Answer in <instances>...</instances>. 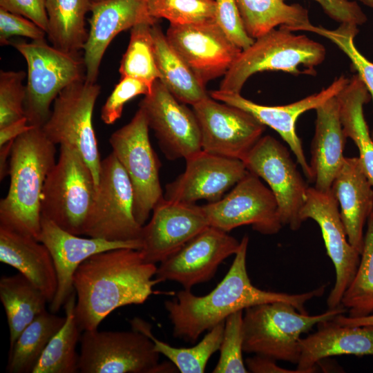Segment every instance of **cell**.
<instances>
[{
  "label": "cell",
  "instance_id": "obj_30",
  "mask_svg": "<svg viewBox=\"0 0 373 373\" xmlns=\"http://www.w3.org/2000/svg\"><path fill=\"white\" fill-rule=\"evenodd\" d=\"M152 34L160 80L180 102L191 106L209 95L194 73L171 47L156 23Z\"/></svg>",
  "mask_w": 373,
  "mask_h": 373
},
{
  "label": "cell",
  "instance_id": "obj_36",
  "mask_svg": "<svg viewBox=\"0 0 373 373\" xmlns=\"http://www.w3.org/2000/svg\"><path fill=\"white\" fill-rule=\"evenodd\" d=\"M367 224L357 271L341 301V305L348 312V316L353 318L373 312V211Z\"/></svg>",
  "mask_w": 373,
  "mask_h": 373
},
{
  "label": "cell",
  "instance_id": "obj_22",
  "mask_svg": "<svg viewBox=\"0 0 373 373\" xmlns=\"http://www.w3.org/2000/svg\"><path fill=\"white\" fill-rule=\"evenodd\" d=\"M38 240L48 249L56 270L57 289L54 298L49 303L50 312L55 314L75 291L74 274L86 259L102 251L119 248L140 250L142 246L140 240L122 242L92 237L82 238L62 229L44 217L41 220Z\"/></svg>",
  "mask_w": 373,
  "mask_h": 373
},
{
  "label": "cell",
  "instance_id": "obj_35",
  "mask_svg": "<svg viewBox=\"0 0 373 373\" xmlns=\"http://www.w3.org/2000/svg\"><path fill=\"white\" fill-rule=\"evenodd\" d=\"M224 322L216 325L202 340L191 347H175L157 339L152 333V326L144 320L135 317L129 321L132 329L148 336L154 343V349L164 355L182 373H203L210 357L220 350L223 337Z\"/></svg>",
  "mask_w": 373,
  "mask_h": 373
},
{
  "label": "cell",
  "instance_id": "obj_1",
  "mask_svg": "<svg viewBox=\"0 0 373 373\" xmlns=\"http://www.w3.org/2000/svg\"><path fill=\"white\" fill-rule=\"evenodd\" d=\"M248 244L249 236L245 235L227 274L208 294L198 296L191 289H184L175 298L164 302L174 338L195 343L204 332L225 321L231 314L262 303L286 302L300 313L308 314L306 303L323 295L328 283L294 294L265 291L254 286L247 270Z\"/></svg>",
  "mask_w": 373,
  "mask_h": 373
},
{
  "label": "cell",
  "instance_id": "obj_16",
  "mask_svg": "<svg viewBox=\"0 0 373 373\" xmlns=\"http://www.w3.org/2000/svg\"><path fill=\"white\" fill-rule=\"evenodd\" d=\"M166 37L204 86L224 75L242 51L214 20L170 24Z\"/></svg>",
  "mask_w": 373,
  "mask_h": 373
},
{
  "label": "cell",
  "instance_id": "obj_28",
  "mask_svg": "<svg viewBox=\"0 0 373 373\" xmlns=\"http://www.w3.org/2000/svg\"><path fill=\"white\" fill-rule=\"evenodd\" d=\"M336 97L344 133L357 146L364 171L373 186V140L363 113L364 104L370 100L369 92L354 75Z\"/></svg>",
  "mask_w": 373,
  "mask_h": 373
},
{
  "label": "cell",
  "instance_id": "obj_39",
  "mask_svg": "<svg viewBox=\"0 0 373 373\" xmlns=\"http://www.w3.org/2000/svg\"><path fill=\"white\" fill-rule=\"evenodd\" d=\"M310 32L329 39L350 59L357 75L363 82L373 101V63L356 48L354 38L358 33V26L341 23L335 30H327L321 26H312ZM371 137L373 140V129Z\"/></svg>",
  "mask_w": 373,
  "mask_h": 373
},
{
  "label": "cell",
  "instance_id": "obj_52",
  "mask_svg": "<svg viewBox=\"0 0 373 373\" xmlns=\"http://www.w3.org/2000/svg\"><path fill=\"white\" fill-rule=\"evenodd\" d=\"M101 1V0H91V1Z\"/></svg>",
  "mask_w": 373,
  "mask_h": 373
},
{
  "label": "cell",
  "instance_id": "obj_10",
  "mask_svg": "<svg viewBox=\"0 0 373 373\" xmlns=\"http://www.w3.org/2000/svg\"><path fill=\"white\" fill-rule=\"evenodd\" d=\"M101 87L85 77L70 84L57 96L50 115L41 127L53 144L78 150L93 173L97 188L102 160L93 125V113Z\"/></svg>",
  "mask_w": 373,
  "mask_h": 373
},
{
  "label": "cell",
  "instance_id": "obj_49",
  "mask_svg": "<svg viewBox=\"0 0 373 373\" xmlns=\"http://www.w3.org/2000/svg\"><path fill=\"white\" fill-rule=\"evenodd\" d=\"M333 321L341 325L358 327V326H373V314H370L361 317H350L345 316L344 314H341L336 316Z\"/></svg>",
  "mask_w": 373,
  "mask_h": 373
},
{
  "label": "cell",
  "instance_id": "obj_45",
  "mask_svg": "<svg viewBox=\"0 0 373 373\" xmlns=\"http://www.w3.org/2000/svg\"><path fill=\"white\" fill-rule=\"evenodd\" d=\"M314 1L321 5L326 15L340 23L361 26L367 21V16L356 1L350 0Z\"/></svg>",
  "mask_w": 373,
  "mask_h": 373
},
{
  "label": "cell",
  "instance_id": "obj_21",
  "mask_svg": "<svg viewBox=\"0 0 373 373\" xmlns=\"http://www.w3.org/2000/svg\"><path fill=\"white\" fill-rule=\"evenodd\" d=\"M185 161L184 171L166 185L165 199L186 203L200 200L216 202L248 171L241 160L202 149Z\"/></svg>",
  "mask_w": 373,
  "mask_h": 373
},
{
  "label": "cell",
  "instance_id": "obj_51",
  "mask_svg": "<svg viewBox=\"0 0 373 373\" xmlns=\"http://www.w3.org/2000/svg\"><path fill=\"white\" fill-rule=\"evenodd\" d=\"M361 3L367 6L373 8V0H359Z\"/></svg>",
  "mask_w": 373,
  "mask_h": 373
},
{
  "label": "cell",
  "instance_id": "obj_15",
  "mask_svg": "<svg viewBox=\"0 0 373 373\" xmlns=\"http://www.w3.org/2000/svg\"><path fill=\"white\" fill-rule=\"evenodd\" d=\"M300 217L312 219L319 226L327 256L335 268L336 280L327 299L329 309L341 306L342 296L357 271L361 254L350 243L332 192L309 186Z\"/></svg>",
  "mask_w": 373,
  "mask_h": 373
},
{
  "label": "cell",
  "instance_id": "obj_33",
  "mask_svg": "<svg viewBox=\"0 0 373 373\" xmlns=\"http://www.w3.org/2000/svg\"><path fill=\"white\" fill-rule=\"evenodd\" d=\"M66 320L46 309L31 322L19 334L9 350L6 372L32 373L52 336Z\"/></svg>",
  "mask_w": 373,
  "mask_h": 373
},
{
  "label": "cell",
  "instance_id": "obj_8",
  "mask_svg": "<svg viewBox=\"0 0 373 373\" xmlns=\"http://www.w3.org/2000/svg\"><path fill=\"white\" fill-rule=\"evenodd\" d=\"M79 372L82 373L174 372V364L160 363L152 340L128 331L85 330L81 334Z\"/></svg>",
  "mask_w": 373,
  "mask_h": 373
},
{
  "label": "cell",
  "instance_id": "obj_9",
  "mask_svg": "<svg viewBox=\"0 0 373 373\" xmlns=\"http://www.w3.org/2000/svg\"><path fill=\"white\" fill-rule=\"evenodd\" d=\"M146 115L139 107L131 120L112 133V152L126 172L134 194L133 214L144 226L164 197L160 181L161 162L149 140Z\"/></svg>",
  "mask_w": 373,
  "mask_h": 373
},
{
  "label": "cell",
  "instance_id": "obj_3",
  "mask_svg": "<svg viewBox=\"0 0 373 373\" xmlns=\"http://www.w3.org/2000/svg\"><path fill=\"white\" fill-rule=\"evenodd\" d=\"M55 154V144L41 128L35 126L14 140L9 189L0 201V225L38 240L42 191Z\"/></svg>",
  "mask_w": 373,
  "mask_h": 373
},
{
  "label": "cell",
  "instance_id": "obj_17",
  "mask_svg": "<svg viewBox=\"0 0 373 373\" xmlns=\"http://www.w3.org/2000/svg\"><path fill=\"white\" fill-rule=\"evenodd\" d=\"M149 128L168 160H184L202 150L200 131L193 110L178 100L160 79L139 104Z\"/></svg>",
  "mask_w": 373,
  "mask_h": 373
},
{
  "label": "cell",
  "instance_id": "obj_23",
  "mask_svg": "<svg viewBox=\"0 0 373 373\" xmlns=\"http://www.w3.org/2000/svg\"><path fill=\"white\" fill-rule=\"evenodd\" d=\"M90 29L84 47L85 78L96 83L104 54L119 32L140 23L155 24L146 0H101L92 1Z\"/></svg>",
  "mask_w": 373,
  "mask_h": 373
},
{
  "label": "cell",
  "instance_id": "obj_18",
  "mask_svg": "<svg viewBox=\"0 0 373 373\" xmlns=\"http://www.w3.org/2000/svg\"><path fill=\"white\" fill-rule=\"evenodd\" d=\"M240 244L227 232L209 226L161 262L155 279L157 283L175 281L191 289L214 277L221 262L236 254Z\"/></svg>",
  "mask_w": 373,
  "mask_h": 373
},
{
  "label": "cell",
  "instance_id": "obj_19",
  "mask_svg": "<svg viewBox=\"0 0 373 373\" xmlns=\"http://www.w3.org/2000/svg\"><path fill=\"white\" fill-rule=\"evenodd\" d=\"M142 226L140 249L145 262H161L209 227L202 206L165 199L153 209Z\"/></svg>",
  "mask_w": 373,
  "mask_h": 373
},
{
  "label": "cell",
  "instance_id": "obj_42",
  "mask_svg": "<svg viewBox=\"0 0 373 373\" xmlns=\"http://www.w3.org/2000/svg\"><path fill=\"white\" fill-rule=\"evenodd\" d=\"M152 86L139 79L121 78L107 98L101 110V119L108 125L114 124L122 116L124 105L139 95H148Z\"/></svg>",
  "mask_w": 373,
  "mask_h": 373
},
{
  "label": "cell",
  "instance_id": "obj_38",
  "mask_svg": "<svg viewBox=\"0 0 373 373\" xmlns=\"http://www.w3.org/2000/svg\"><path fill=\"white\" fill-rule=\"evenodd\" d=\"M149 15L170 24H186L214 20L215 0H146Z\"/></svg>",
  "mask_w": 373,
  "mask_h": 373
},
{
  "label": "cell",
  "instance_id": "obj_34",
  "mask_svg": "<svg viewBox=\"0 0 373 373\" xmlns=\"http://www.w3.org/2000/svg\"><path fill=\"white\" fill-rule=\"evenodd\" d=\"M76 293L68 298L64 308L66 320L52 336L32 373H76L79 372V354L76 347L82 332L76 321Z\"/></svg>",
  "mask_w": 373,
  "mask_h": 373
},
{
  "label": "cell",
  "instance_id": "obj_11",
  "mask_svg": "<svg viewBox=\"0 0 373 373\" xmlns=\"http://www.w3.org/2000/svg\"><path fill=\"white\" fill-rule=\"evenodd\" d=\"M133 203L130 179L111 152L102 160L97 193L84 235L109 241H140L142 226L135 218Z\"/></svg>",
  "mask_w": 373,
  "mask_h": 373
},
{
  "label": "cell",
  "instance_id": "obj_29",
  "mask_svg": "<svg viewBox=\"0 0 373 373\" xmlns=\"http://www.w3.org/2000/svg\"><path fill=\"white\" fill-rule=\"evenodd\" d=\"M247 34L257 39L277 26L309 31L313 26L307 9L284 0H236Z\"/></svg>",
  "mask_w": 373,
  "mask_h": 373
},
{
  "label": "cell",
  "instance_id": "obj_32",
  "mask_svg": "<svg viewBox=\"0 0 373 373\" xmlns=\"http://www.w3.org/2000/svg\"><path fill=\"white\" fill-rule=\"evenodd\" d=\"M91 0H46L48 28L46 35L53 46L66 52L84 50L88 32L85 17Z\"/></svg>",
  "mask_w": 373,
  "mask_h": 373
},
{
  "label": "cell",
  "instance_id": "obj_12",
  "mask_svg": "<svg viewBox=\"0 0 373 373\" xmlns=\"http://www.w3.org/2000/svg\"><path fill=\"white\" fill-rule=\"evenodd\" d=\"M247 169L264 180L278 207L283 225L298 230L307 186L287 148L271 135L262 136L242 160Z\"/></svg>",
  "mask_w": 373,
  "mask_h": 373
},
{
  "label": "cell",
  "instance_id": "obj_41",
  "mask_svg": "<svg viewBox=\"0 0 373 373\" xmlns=\"http://www.w3.org/2000/svg\"><path fill=\"white\" fill-rule=\"evenodd\" d=\"M23 71H0V128L26 117Z\"/></svg>",
  "mask_w": 373,
  "mask_h": 373
},
{
  "label": "cell",
  "instance_id": "obj_44",
  "mask_svg": "<svg viewBox=\"0 0 373 373\" xmlns=\"http://www.w3.org/2000/svg\"><path fill=\"white\" fill-rule=\"evenodd\" d=\"M46 35V31L32 21L0 8L1 46L8 45L13 36H22L37 41L44 39Z\"/></svg>",
  "mask_w": 373,
  "mask_h": 373
},
{
  "label": "cell",
  "instance_id": "obj_50",
  "mask_svg": "<svg viewBox=\"0 0 373 373\" xmlns=\"http://www.w3.org/2000/svg\"><path fill=\"white\" fill-rule=\"evenodd\" d=\"M13 142L10 141L2 146H0V180L2 181L9 175L8 157H10Z\"/></svg>",
  "mask_w": 373,
  "mask_h": 373
},
{
  "label": "cell",
  "instance_id": "obj_25",
  "mask_svg": "<svg viewBox=\"0 0 373 373\" xmlns=\"http://www.w3.org/2000/svg\"><path fill=\"white\" fill-rule=\"evenodd\" d=\"M333 319L319 323L314 333L300 338L296 370L300 373L314 372L316 364L330 356L373 355V326H344Z\"/></svg>",
  "mask_w": 373,
  "mask_h": 373
},
{
  "label": "cell",
  "instance_id": "obj_14",
  "mask_svg": "<svg viewBox=\"0 0 373 373\" xmlns=\"http://www.w3.org/2000/svg\"><path fill=\"white\" fill-rule=\"evenodd\" d=\"M207 152L242 160L266 126L249 112L207 97L193 105Z\"/></svg>",
  "mask_w": 373,
  "mask_h": 373
},
{
  "label": "cell",
  "instance_id": "obj_24",
  "mask_svg": "<svg viewBox=\"0 0 373 373\" xmlns=\"http://www.w3.org/2000/svg\"><path fill=\"white\" fill-rule=\"evenodd\" d=\"M331 191L338 202L347 239L361 254L363 228L373 211V186L358 157H345Z\"/></svg>",
  "mask_w": 373,
  "mask_h": 373
},
{
  "label": "cell",
  "instance_id": "obj_2",
  "mask_svg": "<svg viewBox=\"0 0 373 373\" xmlns=\"http://www.w3.org/2000/svg\"><path fill=\"white\" fill-rule=\"evenodd\" d=\"M157 267L138 249L119 248L95 254L75 271V314L80 329L95 330L116 309L144 303L154 291Z\"/></svg>",
  "mask_w": 373,
  "mask_h": 373
},
{
  "label": "cell",
  "instance_id": "obj_5",
  "mask_svg": "<svg viewBox=\"0 0 373 373\" xmlns=\"http://www.w3.org/2000/svg\"><path fill=\"white\" fill-rule=\"evenodd\" d=\"M325 55L321 44L280 26L255 39L241 51L224 75L219 90L240 93L248 79L262 71L280 70L298 75L304 73L300 70L302 66L315 74L314 67L324 61Z\"/></svg>",
  "mask_w": 373,
  "mask_h": 373
},
{
  "label": "cell",
  "instance_id": "obj_46",
  "mask_svg": "<svg viewBox=\"0 0 373 373\" xmlns=\"http://www.w3.org/2000/svg\"><path fill=\"white\" fill-rule=\"evenodd\" d=\"M0 8L26 17L46 32L48 30L46 0H0Z\"/></svg>",
  "mask_w": 373,
  "mask_h": 373
},
{
  "label": "cell",
  "instance_id": "obj_37",
  "mask_svg": "<svg viewBox=\"0 0 373 373\" xmlns=\"http://www.w3.org/2000/svg\"><path fill=\"white\" fill-rule=\"evenodd\" d=\"M153 25L144 22L131 29L128 48L119 68L121 78L133 77L151 85L160 79L152 34Z\"/></svg>",
  "mask_w": 373,
  "mask_h": 373
},
{
  "label": "cell",
  "instance_id": "obj_43",
  "mask_svg": "<svg viewBox=\"0 0 373 373\" xmlns=\"http://www.w3.org/2000/svg\"><path fill=\"white\" fill-rule=\"evenodd\" d=\"M214 21L228 38L242 50L254 41L247 32L236 0H215Z\"/></svg>",
  "mask_w": 373,
  "mask_h": 373
},
{
  "label": "cell",
  "instance_id": "obj_31",
  "mask_svg": "<svg viewBox=\"0 0 373 373\" xmlns=\"http://www.w3.org/2000/svg\"><path fill=\"white\" fill-rule=\"evenodd\" d=\"M0 300L6 314L11 349L22 331L46 309L48 301L44 293L20 273L1 276Z\"/></svg>",
  "mask_w": 373,
  "mask_h": 373
},
{
  "label": "cell",
  "instance_id": "obj_6",
  "mask_svg": "<svg viewBox=\"0 0 373 373\" xmlns=\"http://www.w3.org/2000/svg\"><path fill=\"white\" fill-rule=\"evenodd\" d=\"M97 189L90 169L78 150L60 145L58 161L44 185L41 217L69 233L84 235Z\"/></svg>",
  "mask_w": 373,
  "mask_h": 373
},
{
  "label": "cell",
  "instance_id": "obj_4",
  "mask_svg": "<svg viewBox=\"0 0 373 373\" xmlns=\"http://www.w3.org/2000/svg\"><path fill=\"white\" fill-rule=\"evenodd\" d=\"M346 312L341 305L320 314L309 315L300 313L291 303L281 301L248 307L243 314V351L297 364L301 335L319 323Z\"/></svg>",
  "mask_w": 373,
  "mask_h": 373
},
{
  "label": "cell",
  "instance_id": "obj_48",
  "mask_svg": "<svg viewBox=\"0 0 373 373\" xmlns=\"http://www.w3.org/2000/svg\"><path fill=\"white\" fill-rule=\"evenodd\" d=\"M26 117H23L0 128V146L15 140L19 135L32 128Z\"/></svg>",
  "mask_w": 373,
  "mask_h": 373
},
{
  "label": "cell",
  "instance_id": "obj_40",
  "mask_svg": "<svg viewBox=\"0 0 373 373\" xmlns=\"http://www.w3.org/2000/svg\"><path fill=\"white\" fill-rule=\"evenodd\" d=\"M243 314V310H240L226 318L220 358L213 373L249 372L242 357Z\"/></svg>",
  "mask_w": 373,
  "mask_h": 373
},
{
  "label": "cell",
  "instance_id": "obj_7",
  "mask_svg": "<svg viewBox=\"0 0 373 373\" xmlns=\"http://www.w3.org/2000/svg\"><path fill=\"white\" fill-rule=\"evenodd\" d=\"M12 46L28 65L24 103L28 124L41 128L50 115V105L65 88L85 77L84 59L79 54L49 46L44 39Z\"/></svg>",
  "mask_w": 373,
  "mask_h": 373
},
{
  "label": "cell",
  "instance_id": "obj_20",
  "mask_svg": "<svg viewBox=\"0 0 373 373\" xmlns=\"http://www.w3.org/2000/svg\"><path fill=\"white\" fill-rule=\"evenodd\" d=\"M349 80V78L341 75L320 92L282 106L258 104L245 98L240 93L227 92L219 89L212 90L210 97L218 102L249 112L262 124L276 131L289 145L305 177L312 182V173L305 155L301 140L296 132V122L305 112L316 109L329 99L336 96Z\"/></svg>",
  "mask_w": 373,
  "mask_h": 373
},
{
  "label": "cell",
  "instance_id": "obj_27",
  "mask_svg": "<svg viewBox=\"0 0 373 373\" xmlns=\"http://www.w3.org/2000/svg\"><path fill=\"white\" fill-rule=\"evenodd\" d=\"M0 261L19 271L46 296L55 297L57 278L48 249L35 238L0 225Z\"/></svg>",
  "mask_w": 373,
  "mask_h": 373
},
{
  "label": "cell",
  "instance_id": "obj_26",
  "mask_svg": "<svg viewBox=\"0 0 373 373\" xmlns=\"http://www.w3.org/2000/svg\"><path fill=\"white\" fill-rule=\"evenodd\" d=\"M336 96L315 109L316 119L309 166L314 187L322 191L331 190L345 160L343 151L347 137L341 122Z\"/></svg>",
  "mask_w": 373,
  "mask_h": 373
},
{
  "label": "cell",
  "instance_id": "obj_13",
  "mask_svg": "<svg viewBox=\"0 0 373 373\" xmlns=\"http://www.w3.org/2000/svg\"><path fill=\"white\" fill-rule=\"evenodd\" d=\"M202 207L209 226L225 232L251 225L257 232L272 235L283 226L272 191L249 171L228 194Z\"/></svg>",
  "mask_w": 373,
  "mask_h": 373
},
{
  "label": "cell",
  "instance_id": "obj_47",
  "mask_svg": "<svg viewBox=\"0 0 373 373\" xmlns=\"http://www.w3.org/2000/svg\"><path fill=\"white\" fill-rule=\"evenodd\" d=\"M276 361L265 356L255 354L246 358L245 363L249 372L252 373H300L298 370H289L277 365Z\"/></svg>",
  "mask_w": 373,
  "mask_h": 373
}]
</instances>
